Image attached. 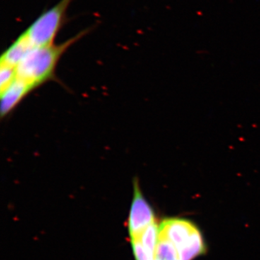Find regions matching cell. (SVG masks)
<instances>
[{
	"label": "cell",
	"instance_id": "cell-2",
	"mask_svg": "<svg viewBox=\"0 0 260 260\" xmlns=\"http://www.w3.org/2000/svg\"><path fill=\"white\" fill-rule=\"evenodd\" d=\"M159 237L177 248L181 260H192L205 251L204 241L196 225L184 219H167L159 229Z\"/></svg>",
	"mask_w": 260,
	"mask_h": 260
},
{
	"label": "cell",
	"instance_id": "cell-6",
	"mask_svg": "<svg viewBox=\"0 0 260 260\" xmlns=\"http://www.w3.org/2000/svg\"><path fill=\"white\" fill-rule=\"evenodd\" d=\"M32 48L25 36L21 34L2 54L0 63L17 68Z\"/></svg>",
	"mask_w": 260,
	"mask_h": 260
},
{
	"label": "cell",
	"instance_id": "cell-4",
	"mask_svg": "<svg viewBox=\"0 0 260 260\" xmlns=\"http://www.w3.org/2000/svg\"><path fill=\"white\" fill-rule=\"evenodd\" d=\"M133 199L128 218V229L132 239L139 237L142 232L155 223L153 210L140 189L139 180L133 181Z\"/></svg>",
	"mask_w": 260,
	"mask_h": 260
},
{
	"label": "cell",
	"instance_id": "cell-9",
	"mask_svg": "<svg viewBox=\"0 0 260 260\" xmlns=\"http://www.w3.org/2000/svg\"><path fill=\"white\" fill-rule=\"evenodd\" d=\"M16 78V68L0 63V92L8 88Z\"/></svg>",
	"mask_w": 260,
	"mask_h": 260
},
{
	"label": "cell",
	"instance_id": "cell-1",
	"mask_svg": "<svg viewBox=\"0 0 260 260\" xmlns=\"http://www.w3.org/2000/svg\"><path fill=\"white\" fill-rule=\"evenodd\" d=\"M90 31L85 29L61 44L34 47L17 66V77L34 90L56 78V69L65 51Z\"/></svg>",
	"mask_w": 260,
	"mask_h": 260
},
{
	"label": "cell",
	"instance_id": "cell-8",
	"mask_svg": "<svg viewBox=\"0 0 260 260\" xmlns=\"http://www.w3.org/2000/svg\"><path fill=\"white\" fill-rule=\"evenodd\" d=\"M155 260H180L177 248L167 239L159 237Z\"/></svg>",
	"mask_w": 260,
	"mask_h": 260
},
{
	"label": "cell",
	"instance_id": "cell-5",
	"mask_svg": "<svg viewBox=\"0 0 260 260\" xmlns=\"http://www.w3.org/2000/svg\"><path fill=\"white\" fill-rule=\"evenodd\" d=\"M32 90L34 89L32 86L17 77L11 85L1 92V117L9 115Z\"/></svg>",
	"mask_w": 260,
	"mask_h": 260
},
{
	"label": "cell",
	"instance_id": "cell-7",
	"mask_svg": "<svg viewBox=\"0 0 260 260\" xmlns=\"http://www.w3.org/2000/svg\"><path fill=\"white\" fill-rule=\"evenodd\" d=\"M135 238H138L146 250L155 258V251L159 241V229L155 222L147 227L139 237Z\"/></svg>",
	"mask_w": 260,
	"mask_h": 260
},
{
	"label": "cell",
	"instance_id": "cell-10",
	"mask_svg": "<svg viewBox=\"0 0 260 260\" xmlns=\"http://www.w3.org/2000/svg\"><path fill=\"white\" fill-rule=\"evenodd\" d=\"M133 253L136 260H155V256L150 254L143 246L138 238L132 239Z\"/></svg>",
	"mask_w": 260,
	"mask_h": 260
},
{
	"label": "cell",
	"instance_id": "cell-3",
	"mask_svg": "<svg viewBox=\"0 0 260 260\" xmlns=\"http://www.w3.org/2000/svg\"><path fill=\"white\" fill-rule=\"evenodd\" d=\"M73 0H60L44 12L23 32L32 47L54 44L56 36L66 20L67 11Z\"/></svg>",
	"mask_w": 260,
	"mask_h": 260
}]
</instances>
